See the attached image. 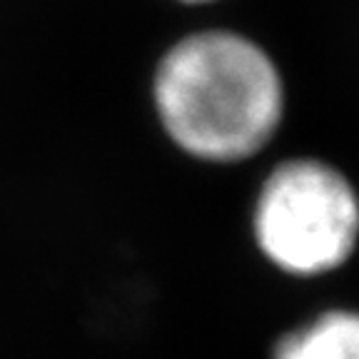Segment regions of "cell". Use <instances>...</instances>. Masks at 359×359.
Returning <instances> with one entry per match:
<instances>
[{
	"instance_id": "3957f363",
	"label": "cell",
	"mask_w": 359,
	"mask_h": 359,
	"mask_svg": "<svg viewBox=\"0 0 359 359\" xmlns=\"http://www.w3.org/2000/svg\"><path fill=\"white\" fill-rule=\"evenodd\" d=\"M272 359H359V309L314 314L277 339Z\"/></svg>"
},
{
	"instance_id": "7a4b0ae2",
	"label": "cell",
	"mask_w": 359,
	"mask_h": 359,
	"mask_svg": "<svg viewBox=\"0 0 359 359\" xmlns=\"http://www.w3.org/2000/svg\"><path fill=\"white\" fill-rule=\"evenodd\" d=\"M252 237L259 255L282 275H332L359 247L357 187L327 160L287 157L259 185Z\"/></svg>"
},
{
	"instance_id": "6da1fadb",
	"label": "cell",
	"mask_w": 359,
	"mask_h": 359,
	"mask_svg": "<svg viewBox=\"0 0 359 359\" xmlns=\"http://www.w3.org/2000/svg\"><path fill=\"white\" fill-rule=\"evenodd\" d=\"M152 105L168 140L197 163L237 165L259 155L285 123L277 62L235 30H202L165 50Z\"/></svg>"
},
{
	"instance_id": "277c9868",
	"label": "cell",
	"mask_w": 359,
	"mask_h": 359,
	"mask_svg": "<svg viewBox=\"0 0 359 359\" xmlns=\"http://www.w3.org/2000/svg\"><path fill=\"white\" fill-rule=\"evenodd\" d=\"M182 3H212V0H182Z\"/></svg>"
}]
</instances>
